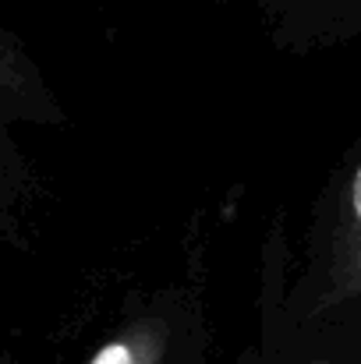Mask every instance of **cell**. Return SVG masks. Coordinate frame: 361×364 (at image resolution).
Segmentation results:
<instances>
[{
  "mask_svg": "<svg viewBox=\"0 0 361 364\" xmlns=\"http://www.w3.org/2000/svg\"><path fill=\"white\" fill-rule=\"evenodd\" d=\"M291 301L308 318L361 304V127L315 191L305 227L294 230Z\"/></svg>",
  "mask_w": 361,
  "mask_h": 364,
  "instance_id": "7a4b0ae2",
  "label": "cell"
},
{
  "mask_svg": "<svg viewBox=\"0 0 361 364\" xmlns=\"http://www.w3.org/2000/svg\"><path fill=\"white\" fill-rule=\"evenodd\" d=\"M0 364H14V361H11V354H7V350H0Z\"/></svg>",
  "mask_w": 361,
  "mask_h": 364,
  "instance_id": "277c9868",
  "label": "cell"
},
{
  "mask_svg": "<svg viewBox=\"0 0 361 364\" xmlns=\"http://www.w3.org/2000/svg\"><path fill=\"white\" fill-rule=\"evenodd\" d=\"M68 127V107L25 39L0 25V244L32 251L39 237L43 177L25 131Z\"/></svg>",
  "mask_w": 361,
  "mask_h": 364,
  "instance_id": "6da1fadb",
  "label": "cell"
},
{
  "mask_svg": "<svg viewBox=\"0 0 361 364\" xmlns=\"http://www.w3.org/2000/svg\"><path fill=\"white\" fill-rule=\"evenodd\" d=\"M241 7L287 57H315L361 39V0H216Z\"/></svg>",
  "mask_w": 361,
  "mask_h": 364,
  "instance_id": "3957f363",
  "label": "cell"
}]
</instances>
